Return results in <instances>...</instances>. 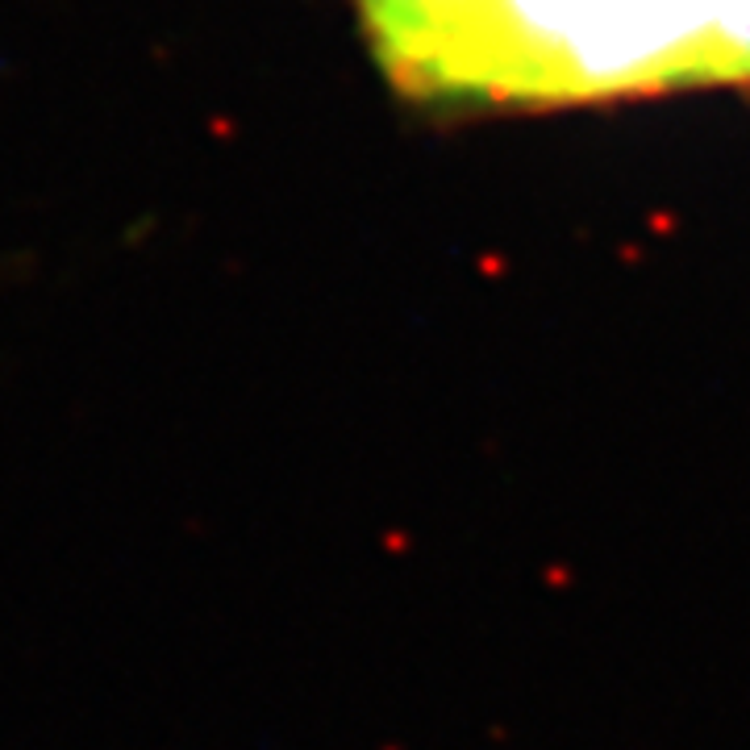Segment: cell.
Masks as SVG:
<instances>
[{"label": "cell", "instance_id": "obj_1", "mask_svg": "<svg viewBox=\"0 0 750 750\" xmlns=\"http://www.w3.org/2000/svg\"><path fill=\"white\" fill-rule=\"evenodd\" d=\"M721 83H750V9L729 30L726 50H721Z\"/></svg>", "mask_w": 750, "mask_h": 750}]
</instances>
